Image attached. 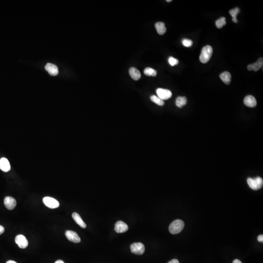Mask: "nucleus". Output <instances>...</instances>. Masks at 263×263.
<instances>
[{
    "instance_id": "obj_1",
    "label": "nucleus",
    "mask_w": 263,
    "mask_h": 263,
    "mask_svg": "<svg viewBox=\"0 0 263 263\" xmlns=\"http://www.w3.org/2000/svg\"><path fill=\"white\" fill-rule=\"evenodd\" d=\"M213 53V48L211 46L207 45L204 46L202 49L201 54L199 57L200 62L203 63H207L211 58Z\"/></svg>"
},
{
    "instance_id": "obj_18",
    "label": "nucleus",
    "mask_w": 263,
    "mask_h": 263,
    "mask_svg": "<svg viewBox=\"0 0 263 263\" xmlns=\"http://www.w3.org/2000/svg\"><path fill=\"white\" fill-rule=\"evenodd\" d=\"M220 78L225 84L229 85L231 82V74L228 72L225 71L220 75Z\"/></svg>"
},
{
    "instance_id": "obj_28",
    "label": "nucleus",
    "mask_w": 263,
    "mask_h": 263,
    "mask_svg": "<svg viewBox=\"0 0 263 263\" xmlns=\"http://www.w3.org/2000/svg\"><path fill=\"white\" fill-rule=\"evenodd\" d=\"M168 263H179V262L177 259H173V260L169 261Z\"/></svg>"
},
{
    "instance_id": "obj_26",
    "label": "nucleus",
    "mask_w": 263,
    "mask_h": 263,
    "mask_svg": "<svg viewBox=\"0 0 263 263\" xmlns=\"http://www.w3.org/2000/svg\"><path fill=\"white\" fill-rule=\"evenodd\" d=\"M257 240L259 242H263V235L262 234L259 235L257 237Z\"/></svg>"
},
{
    "instance_id": "obj_24",
    "label": "nucleus",
    "mask_w": 263,
    "mask_h": 263,
    "mask_svg": "<svg viewBox=\"0 0 263 263\" xmlns=\"http://www.w3.org/2000/svg\"><path fill=\"white\" fill-rule=\"evenodd\" d=\"M182 44L185 47H189L192 46L193 42L191 39H184L182 40Z\"/></svg>"
},
{
    "instance_id": "obj_7",
    "label": "nucleus",
    "mask_w": 263,
    "mask_h": 263,
    "mask_svg": "<svg viewBox=\"0 0 263 263\" xmlns=\"http://www.w3.org/2000/svg\"><path fill=\"white\" fill-rule=\"evenodd\" d=\"M15 242L21 248H25L28 245V240L26 237L22 234H19L16 236Z\"/></svg>"
},
{
    "instance_id": "obj_21",
    "label": "nucleus",
    "mask_w": 263,
    "mask_h": 263,
    "mask_svg": "<svg viewBox=\"0 0 263 263\" xmlns=\"http://www.w3.org/2000/svg\"><path fill=\"white\" fill-rule=\"evenodd\" d=\"M144 74L147 76H155L157 75V71L150 67H147L144 69Z\"/></svg>"
},
{
    "instance_id": "obj_4",
    "label": "nucleus",
    "mask_w": 263,
    "mask_h": 263,
    "mask_svg": "<svg viewBox=\"0 0 263 263\" xmlns=\"http://www.w3.org/2000/svg\"><path fill=\"white\" fill-rule=\"evenodd\" d=\"M130 248L132 252L136 255H142L145 251V247L141 242L133 243L131 245Z\"/></svg>"
},
{
    "instance_id": "obj_29",
    "label": "nucleus",
    "mask_w": 263,
    "mask_h": 263,
    "mask_svg": "<svg viewBox=\"0 0 263 263\" xmlns=\"http://www.w3.org/2000/svg\"><path fill=\"white\" fill-rule=\"evenodd\" d=\"M233 263H242L241 261H240L238 259H235L233 261Z\"/></svg>"
},
{
    "instance_id": "obj_31",
    "label": "nucleus",
    "mask_w": 263,
    "mask_h": 263,
    "mask_svg": "<svg viewBox=\"0 0 263 263\" xmlns=\"http://www.w3.org/2000/svg\"><path fill=\"white\" fill-rule=\"evenodd\" d=\"M6 263H16L15 261H12V260H9V261H7Z\"/></svg>"
},
{
    "instance_id": "obj_20",
    "label": "nucleus",
    "mask_w": 263,
    "mask_h": 263,
    "mask_svg": "<svg viewBox=\"0 0 263 263\" xmlns=\"http://www.w3.org/2000/svg\"><path fill=\"white\" fill-rule=\"evenodd\" d=\"M240 9L238 7H236V8H234V9H233L232 10H229V13L230 14L232 17H233L232 20H233V22H234V23H238V20H237L236 16H237L238 14L240 12Z\"/></svg>"
},
{
    "instance_id": "obj_6",
    "label": "nucleus",
    "mask_w": 263,
    "mask_h": 263,
    "mask_svg": "<svg viewBox=\"0 0 263 263\" xmlns=\"http://www.w3.org/2000/svg\"><path fill=\"white\" fill-rule=\"evenodd\" d=\"M156 92L158 97L163 100L169 99L172 96V92L168 89L158 88Z\"/></svg>"
},
{
    "instance_id": "obj_32",
    "label": "nucleus",
    "mask_w": 263,
    "mask_h": 263,
    "mask_svg": "<svg viewBox=\"0 0 263 263\" xmlns=\"http://www.w3.org/2000/svg\"><path fill=\"white\" fill-rule=\"evenodd\" d=\"M172 1V0H167V2H171Z\"/></svg>"
},
{
    "instance_id": "obj_3",
    "label": "nucleus",
    "mask_w": 263,
    "mask_h": 263,
    "mask_svg": "<svg viewBox=\"0 0 263 263\" xmlns=\"http://www.w3.org/2000/svg\"><path fill=\"white\" fill-rule=\"evenodd\" d=\"M247 182L249 187L253 190H259L263 187V179L260 177H257L255 178H248Z\"/></svg>"
},
{
    "instance_id": "obj_23",
    "label": "nucleus",
    "mask_w": 263,
    "mask_h": 263,
    "mask_svg": "<svg viewBox=\"0 0 263 263\" xmlns=\"http://www.w3.org/2000/svg\"><path fill=\"white\" fill-rule=\"evenodd\" d=\"M151 100L156 104L159 105L163 106L164 105V101L162 99H161L158 96H155V95H153V96H151Z\"/></svg>"
},
{
    "instance_id": "obj_17",
    "label": "nucleus",
    "mask_w": 263,
    "mask_h": 263,
    "mask_svg": "<svg viewBox=\"0 0 263 263\" xmlns=\"http://www.w3.org/2000/svg\"><path fill=\"white\" fill-rule=\"evenodd\" d=\"M155 27L158 34L160 35H164L166 32V27H165V24L163 22L159 21L156 23L155 25Z\"/></svg>"
},
{
    "instance_id": "obj_2",
    "label": "nucleus",
    "mask_w": 263,
    "mask_h": 263,
    "mask_svg": "<svg viewBox=\"0 0 263 263\" xmlns=\"http://www.w3.org/2000/svg\"><path fill=\"white\" fill-rule=\"evenodd\" d=\"M184 223L180 219L173 222L169 226V232L173 234L180 233L184 227Z\"/></svg>"
},
{
    "instance_id": "obj_22",
    "label": "nucleus",
    "mask_w": 263,
    "mask_h": 263,
    "mask_svg": "<svg viewBox=\"0 0 263 263\" xmlns=\"http://www.w3.org/2000/svg\"><path fill=\"white\" fill-rule=\"evenodd\" d=\"M226 18L225 17H221L220 19L217 20L215 21L216 26L217 27V28H219V29L222 28L225 25H226Z\"/></svg>"
},
{
    "instance_id": "obj_11",
    "label": "nucleus",
    "mask_w": 263,
    "mask_h": 263,
    "mask_svg": "<svg viewBox=\"0 0 263 263\" xmlns=\"http://www.w3.org/2000/svg\"><path fill=\"white\" fill-rule=\"evenodd\" d=\"M263 58H260L258 60L255 62V63L249 64L247 66V68L249 71L253 70L254 71H257L260 70L261 67H263Z\"/></svg>"
},
{
    "instance_id": "obj_27",
    "label": "nucleus",
    "mask_w": 263,
    "mask_h": 263,
    "mask_svg": "<svg viewBox=\"0 0 263 263\" xmlns=\"http://www.w3.org/2000/svg\"><path fill=\"white\" fill-rule=\"evenodd\" d=\"M5 232V228L1 225H0V235H1L3 233Z\"/></svg>"
},
{
    "instance_id": "obj_5",
    "label": "nucleus",
    "mask_w": 263,
    "mask_h": 263,
    "mask_svg": "<svg viewBox=\"0 0 263 263\" xmlns=\"http://www.w3.org/2000/svg\"><path fill=\"white\" fill-rule=\"evenodd\" d=\"M43 202L47 207L50 209H56L58 208L60 206V203L58 201L51 197L46 196L44 197L43 198Z\"/></svg>"
},
{
    "instance_id": "obj_10",
    "label": "nucleus",
    "mask_w": 263,
    "mask_h": 263,
    "mask_svg": "<svg viewBox=\"0 0 263 263\" xmlns=\"http://www.w3.org/2000/svg\"><path fill=\"white\" fill-rule=\"evenodd\" d=\"M4 204L7 209L9 210H12L16 207L17 202L15 199L12 197L7 196L4 200Z\"/></svg>"
},
{
    "instance_id": "obj_14",
    "label": "nucleus",
    "mask_w": 263,
    "mask_h": 263,
    "mask_svg": "<svg viewBox=\"0 0 263 263\" xmlns=\"http://www.w3.org/2000/svg\"><path fill=\"white\" fill-rule=\"evenodd\" d=\"M9 161L5 158L0 159V169L5 172H7L10 170Z\"/></svg>"
},
{
    "instance_id": "obj_15",
    "label": "nucleus",
    "mask_w": 263,
    "mask_h": 263,
    "mask_svg": "<svg viewBox=\"0 0 263 263\" xmlns=\"http://www.w3.org/2000/svg\"><path fill=\"white\" fill-rule=\"evenodd\" d=\"M72 216L73 219L74 220L76 224L79 225L81 227L83 228H86V225L85 222L82 220V218L80 216L79 214L76 213H74L72 214Z\"/></svg>"
},
{
    "instance_id": "obj_19",
    "label": "nucleus",
    "mask_w": 263,
    "mask_h": 263,
    "mask_svg": "<svg viewBox=\"0 0 263 263\" xmlns=\"http://www.w3.org/2000/svg\"><path fill=\"white\" fill-rule=\"evenodd\" d=\"M187 103V98L185 97H178L175 101V104L179 108H181Z\"/></svg>"
},
{
    "instance_id": "obj_25",
    "label": "nucleus",
    "mask_w": 263,
    "mask_h": 263,
    "mask_svg": "<svg viewBox=\"0 0 263 263\" xmlns=\"http://www.w3.org/2000/svg\"><path fill=\"white\" fill-rule=\"evenodd\" d=\"M168 62L170 65L172 67L177 65L179 63V61L177 58H174L173 57H170L168 59Z\"/></svg>"
},
{
    "instance_id": "obj_8",
    "label": "nucleus",
    "mask_w": 263,
    "mask_h": 263,
    "mask_svg": "<svg viewBox=\"0 0 263 263\" xmlns=\"http://www.w3.org/2000/svg\"><path fill=\"white\" fill-rule=\"evenodd\" d=\"M65 235L69 240L73 243H80L81 241L78 234L74 231H67L65 232Z\"/></svg>"
},
{
    "instance_id": "obj_12",
    "label": "nucleus",
    "mask_w": 263,
    "mask_h": 263,
    "mask_svg": "<svg viewBox=\"0 0 263 263\" xmlns=\"http://www.w3.org/2000/svg\"><path fill=\"white\" fill-rule=\"evenodd\" d=\"M244 104L247 107L253 108L256 106L257 101L253 96L248 95L244 99Z\"/></svg>"
},
{
    "instance_id": "obj_30",
    "label": "nucleus",
    "mask_w": 263,
    "mask_h": 263,
    "mask_svg": "<svg viewBox=\"0 0 263 263\" xmlns=\"http://www.w3.org/2000/svg\"><path fill=\"white\" fill-rule=\"evenodd\" d=\"M55 263H64V262L62 260H58V261H56Z\"/></svg>"
},
{
    "instance_id": "obj_16",
    "label": "nucleus",
    "mask_w": 263,
    "mask_h": 263,
    "mask_svg": "<svg viewBox=\"0 0 263 263\" xmlns=\"http://www.w3.org/2000/svg\"><path fill=\"white\" fill-rule=\"evenodd\" d=\"M129 74L131 77L135 81H137L141 79V72L136 68H131L129 70Z\"/></svg>"
},
{
    "instance_id": "obj_9",
    "label": "nucleus",
    "mask_w": 263,
    "mask_h": 263,
    "mask_svg": "<svg viewBox=\"0 0 263 263\" xmlns=\"http://www.w3.org/2000/svg\"><path fill=\"white\" fill-rule=\"evenodd\" d=\"M115 230L119 233H125L128 230V226L124 222L118 221L115 224Z\"/></svg>"
},
{
    "instance_id": "obj_13",
    "label": "nucleus",
    "mask_w": 263,
    "mask_h": 263,
    "mask_svg": "<svg viewBox=\"0 0 263 263\" xmlns=\"http://www.w3.org/2000/svg\"><path fill=\"white\" fill-rule=\"evenodd\" d=\"M45 69L48 73L52 76H55L58 74V68L55 64L48 63L45 65Z\"/></svg>"
}]
</instances>
